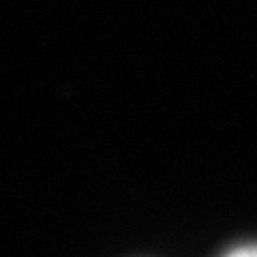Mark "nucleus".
<instances>
[{"mask_svg":"<svg viewBox=\"0 0 257 257\" xmlns=\"http://www.w3.org/2000/svg\"><path fill=\"white\" fill-rule=\"evenodd\" d=\"M225 257H257V244H244L229 251Z\"/></svg>","mask_w":257,"mask_h":257,"instance_id":"f257e3e1","label":"nucleus"}]
</instances>
